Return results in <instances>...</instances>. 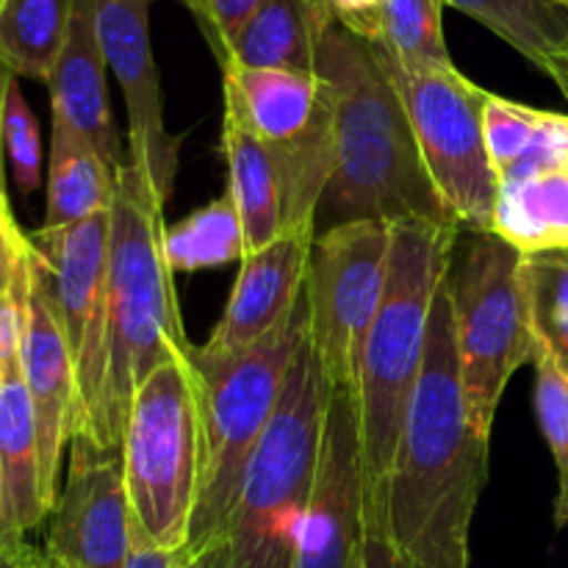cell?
Returning <instances> with one entry per match:
<instances>
[{"mask_svg":"<svg viewBox=\"0 0 568 568\" xmlns=\"http://www.w3.org/2000/svg\"><path fill=\"white\" fill-rule=\"evenodd\" d=\"M488 480V438L471 425L455 347L447 277L381 514V532L414 568H469V530Z\"/></svg>","mask_w":568,"mask_h":568,"instance_id":"1","label":"cell"},{"mask_svg":"<svg viewBox=\"0 0 568 568\" xmlns=\"http://www.w3.org/2000/svg\"><path fill=\"white\" fill-rule=\"evenodd\" d=\"M316 75L333 100V175L322 200L333 225H458L433 186L386 61L338 14L320 37Z\"/></svg>","mask_w":568,"mask_h":568,"instance_id":"2","label":"cell"},{"mask_svg":"<svg viewBox=\"0 0 568 568\" xmlns=\"http://www.w3.org/2000/svg\"><path fill=\"white\" fill-rule=\"evenodd\" d=\"M460 233L464 227L433 222L392 227L386 294L366 336L355 381L369 525L386 497L405 416L425 364L433 303Z\"/></svg>","mask_w":568,"mask_h":568,"instance_id":"3","label":"cell"},{"mask_svg":"<svg viewBox=\"0 0 568 568\" xmlns=\"http://www.w3.org/2000/svg\"><path fill=\"white\" fill-rule=\"evenodd\" d=\"M164 200L148 166L128 155L116 175L109 236V414L122 447L136 388L170 361H192L172 270L164 255Z\"/></svg>","mask_w":568,"mask_h":568,"instance_id":"4","label":"cell"},{"mask_svg":"<svg viewBox=\"0 0 568 568\" xmlns=\"http://www.w3.org/2000/svg\"><path fill=\"white\" fill-rule=\"evenodd\" d=\"M331 383L305 336L220 538L197 564L178 568H294Z\"/></svg>","mask_w":568,"mask_h":568,"instance_id":"5","label":"cell"},{"mask_svg":"<svg viewBox=\"0 0 568 568\" xmlns=\"http://www.w3.org/2000/svg\"><path fill=\"white\" fill-rule=\"evenodd\" d=\"M308 336L305 300L292 320L270 338L239 355H205L194 347L192 375L197 392L200 486L186 547L178 564L192 566L214 547L236 505L244 471L281 403L294 358Z\"/></svg>","mask_w":568,"mask_h":568,"instance_id":"6","label":"cell"},{"mask_svg":"<svg viewBox=\"0 0 568 568\" xmlns=\"http://www.w3.org/2000/svg\"><path fill=\"white\" fill-rule=\"evenodd\" d=\"M525 253L497 233L464 231L447 270L455 347L471 425L491 438L494 416L516 369L536 355L525 283Z\"/></svg>","mask_w":568,"mask_h":568,"instance_id":"7","label":"cell"},{"mask_svg":"<svg viewBox=\"0 0 568 568\" xmlns=\"http://www.w3.org/2000/svg\"><path fill=\"white\" fill-rule=\"evenodd\" d=\"M120 453L136 530L153 547L181 552L203 460L192 361H170L136 388Z\"/></svg>","mask_w":568,"mask_h":568,"instance_id":"8","label":"cell"},{"mask_svg":"<svg viewBox=\"0 0 568 568\" xmlns=\"http://www.w3.org/2000/svg\"><path fill=\"white\" fill-rule=\"evenodd\" d=\"M109 236L111 211H100L75 225L42 227L28 242L44 270L50 303L75 366L72 436L100 449H120L109 414Z\"/></svg>","mask_w":568,"mask_h":568,"instance_id":"9","label":"cell"},{"mask_svg":"<svg viewBox=\"0 0 568 568\" xmlns=\"http://www.w3.org/2000/svg\"><path fill=\"white\" fill-rule=\"evenodd\" d=\"M386 67L408 111L438 197L464 231L488 233L499 194L486 142V103L491 92L469 81L458 67L422 72L399 70L388 61Z\"/></svg>","mask_w":568,"mask_h":568,"instance_id":"10","label":"cell"},{"mask_svg":"<svg viewBox=\"0 0 568 568\" xmlns=\"http://www.w3.org/2000/svg\"><path fill=\"white\" fill-rule=\"evenodd\" d=\"M222 94L239 105L275 161L283 227L314 225L333 175V100L320 75L222 67Z\"/></svg>","mask_w":568,"mask_h":568,"instance_id":"11","label":"cell"},{"mask_svg":"<svg viewBox=\"0 0 568 568\" xmlns=\"http://www.w3.org/2000/svg\"><path fill=\"white\" fill-rule=\"evenodd\" d=\"M392 225L342 222L314 239L305 277L308 342L331 392H353L361 355L386 294Z\"/></svg>","mask_w":568,"mask_h":568,"instance_id":"12","label":"cell"},{"mask_svg":"<svg viewBox=\"0 0 568 568\" xmlns=\"http://www.w3.org/2000/svg\"><path fill=\"white\" fill-rule=\"evenodd\" d=\"M369 538L358 405L353 392H331L314 488L297 532L294 568H361Z\"/></svg>","mask_w":568,"mask_h":568,"instance_id":"13","label":"cell"},{"mask_svg":"<svg viewBox=\"0 0 568 568\" xmlns=\"http://www.w3.org/2000/svg\"><path fill=\"white\" fill-rule=\"evenodd\" d=\"M133 544V514L120 449L70 438V464L50 514L48 552L78 568H125Z\"/></svg>","mask_w":568,"mask_h":568,"instance_id":"14","label":"cell"},{"mask_svg":"<svg viewBox=\"0 0 568 568\" xmlns=\"http://www.w3.org/2000/svg\"><path fill=\"white\" fill-rule=\"evenodd\" d=\"M150 0H98L100 48L128 109V155L148 166L159 197L170 200L178 172V142L164 122V98L150 44Z\"/></svg>","mask_w":568,"mask_h":568,"instance_id":"15","label":"cell"},{"mask_svg":"<svg viewBox=\"0 0 568 568\" xmlns=\"http://www.w3.org/2000/svg\"><path fill=\"white\" fill-rule=\"evenodd\" d=\"M22 305V338H20V372L26 381L28 397L33 405L39 438V460H42V491L55 508L61 491V455L72 438L75 419V366L70 347L64 342L53 303L48 294V281L31 247V264L20 283Z\"/></svg>","mask_w":568,"mask_h":568,"instance_id":"16","label":"cell"},{"mask_svg":"<svg viewBox=\"0 0 568 568\" xmlns=\"http://www.w3.org/2000/svg\"><path fill=\"white\" fill-rule=\"evenodd\" d=\"M316 227H283L266 247L247 253L225 314L203 344L205 355H239L286 325L303 303Z\"/></svg>","mask_w":568,"mask_h":568,"instance_id":"17","label":"cell"},{"mask_svg":"<svg viewBox=\"0 0 568 568\" xmlns=\"http://www.w3.org/2000/svg\"><path fill=\"white\" fill-rule=\"evenodd\" d=\"M94 9L98 0H75L70 33L48 78L50 109L53 116H61L67 125L75 128L103 155L111 172L120 175L128 161V150L122 148L120 128L111 114V98L105 87L109 64L100 48Z\"/></svg>","mask_w":568,"mask_h":568,"instance_id":"18","label":"cell"},{"mask_svg":"<svg viewBox=\"0 0 568 568\" xmlns=\"http://www.w3.org/2000/svg\"><path fill=\"white\" fill-rule=\"evenodd\" d=\"M0 480H3V536L26 538L50 516L42 491V460L33 405L20 364L0 381Z\"/></svg>","mask_w":568,"mask_h":568,"instance_id":"19","label":"cell"},{"mask_svg":"<svg viewBox=\"0 0 568 568\" xmlns=\"http://www.w3.org/2000/svg\"><path fill=\"white\" fill-rule=\"evenodd\" d=\"M491 233L525 255L568 250V155L499 178Z\"/></svg>","mask_w":568,"mask_h":568,"instance_id":"20","label":"cell"},{"mask_svg":"<svg viewBox=\"0 0 568 568\" xmlns=\"http://www.w3.org/2000/svg\"><path fill=\"white\" fill-rule=\"evenodd\" d=\"M333 14L336 11L327 0H270L239 33L220 67L239 64L314 75L320 37Z\"/></svg>","mask_w":568,"mask_h":568,"instance_id":"21","label":"cell"},{"mask_svg":"<svg viewBox=\"0 0 568 568\" xmlns=\"http://www.w3.org/2000/svg\"><path fill=\"white\" fill-rule=\"evenodd\" d=\"M222 148L227 159V194L242 216L247 250L255 253L275 242L283 231L281 181L266 144L255 136L239 105L227 98Z\"/></svg>","mask_w":568,"mask_h":568,"instance_id":"22","label":"cell"},{"mask_svg":"<svg viewBox=\"0 0 568 568\" xmlns=\"http://www.w3.org/2000/svg\"><path fill=\"white\" fill-rule=\"evenodd\" d=\"M519 50L568 100V9L558 0H444Z\"/></svg>","mask_w":568,"mask_h":568,"instance_id":"23","label":"cell"},{"mask_svg":"<svg viewBox=\"0 0 568 568\" xmlns=\"http://www.w3.org/2000/svg\"><path fill=\"white\" fill-rule=\"evenodd\" d=\"M50 164H48V209L44 225H75L100 211H111L116 192V175L103 155L61 116L50 125Z\"/></svg>","mask_w":568,"mask_h":568,"instance_id":"24","label":"cell"},{"mask_svg":"<svg viewBox=\"0 0 568 568\" xmlns=\"http://www.w3.org/2000/svg\"><path fill=\"white\" fill-rule=\"evenodd\" d=\"M444 0H386L364 14L338 20L369 39L399 70H442L455 67L444 39Z\"/></svg>","mask_w":568,"mask_h":568,"instance_id":"25","label":"cell"},{"mask_svg":"<svg viewBox=\"0 0 568 568\" xmlns=\"http://www.w3.org/2000/svg\"><path fill=\"white\" fill-rule=\"evenodd\" d=\"M75 0H3L0 64L11 75L48 83L70 33Z\"/></svg>","mask_w":568,"mask_h":568,"instance_id":"26","label":"cell"},{"mask_svg":"<svg viewBox=\"0 0 568 568\" xmlns=\"http://www.w3.org/2000/svg\"><path fill=\"white\" fill-rule=\"evenodd\" d=\"M486 142L497 181L525 166L568 155V114L532 109L491 94L486 103Z\"/></svg>","mask_w":568,"mask_h":568,"instance_id":"27","label":"cell"},{"mask_svg":"<svg viewBox=\"0 0 568 568\" xmlns=\"http://www.w3.org/2000/svg\"><path fill=\"white\" fill-rule=\"evenodd\" d=\"M247 236L231 194L211 200L175 227H166L164 255L175 272L216 270L247 258Z\"/></svg>","mask_w":568,"mask_h":568,"instance_id":"28","label":"cell"},{"mask_svg":"<svg viewBox=\"0 0 568 568\" xmlns=\"http://www.w3.org/2000/svg\"><path fill=\"white\" fill-rule=\"evenodd\" d=\"M521 283L536 344L568 377V250L525 255Z\"/></svg>","mask_w":568,"mask_h":568,"instance_id":"29","label":"cell"},{"mask_svg":"<svg viewBox=\"0 0 568 568\" xmlns=\"http://www.w3.org/2000/svg\"><path fill=\"white\" fill-rule=\"evenodd\" d=\"M536 414L547 447L558 466V503H555V525H568V377L560 366L536 347Z\"/></svg>","mask_w":568,"mask_h":568,"instance_id":"30","label":"cell"},{"mask_svg":"<svg viewBox=\"0 0 568 568\" xmlns=\"http://www.w3.org/2000/svg\"><path fill=\"white\" fill-rule=\"evenodd\" d=\"M3 150L9 153L11 178L20 194H31L42 186V142L39 122L22 94L17 75L9 78L3 98Z\"/></svg>","mask_w":568,"mask_h":568,"instance_id":"31","label":"cell"},{"mask_svg":"<svg viewBox=\"0 0 568 568\" xmlns=\"http://www.w3.org/2000/svg\"><path fill=\"white\" fill-rule=\"evenodd\" d=\"M266 3L270 0H197L194 17H197L209 44L214 48L216 61L225 59L239 33Z\"/></svg>","mask_w":568,"mask_h":568,"instance_id":"32","label":"cell"},{"mask_svg":"<svg viewBox=\"0 0 568 568\" xmlns=\"http://www.w3.org/2000/svg\"><path fill=\"white\" fill-rule=\"evenodd\" d=\"M31 264V242L14 220H0V297L14 294Z\"/></svg>","mask_w":568,"mask_h":568,"instance_id":"33","label":"cell"},{"mask_svg":"<svg viewBox=\"0 0 568 568\" xmlns=\"http://www.w3.org/2000/svg\"><path fill=\"white\" fill-rule=\"evenodd\" d=\"M20 338H22V305H20V286H17L14 294H3V297H0V381H3V375L11 369V366L20 364Z\"/></svg>","mask_w":568,"mask_h":568,"instance_id":"34","label":"cell"},{"mask_svg":"<svg viewBox=\"0 0 568 568\" xmlns=\"http://www.w3.org/2000/svg\"><path fill=\"white\" fill-rule=\"evenodd\" d=\"M361 568H414V566L397 552V547H394L386 536L369 530V538H366L364 544Z\"/></svg>","mask_w":568,"mask_h":568,"instance_id":"35","label":"cell"},{"mask_svg":"<svg viewBox=\"0 0 568 568\" xmlns=\"http://www.w3.org/2000/svg\"><path fill=\"white\" fill-rule=\"evenodd\" d=\"M178 552H166V549L153 547L142 532L133 525V544H131V558H128L125 568H175Z\"/></svg>","mask_w":568,"mask_h":568,"instance_id":"36","label":"cell"},{"mask_svg":"<svg viewBox=\"0 0 568 568\" xmlns=\"http://www.w3.org/2000/svg\"><path fill=\"white\" fill-rule=\"evenodd\" d=\"M0 568H44V549L31 547L26 538L0 541Z\"/></svg>","mask_w":568,"mask_h":568,"instance_id":"37","label":"cell"},{"mask_svg":"<svg viewBox=\"0 0 568 568\" xmlns=\"http://www.w3.org/2000/svg\"><path fill=\"white\" fill-rule=\"evenodd\" d=\"M11 72L0 64V220H14L11 216V205L9 197H6V181H3V98H6V87H9Z\"/></svg>","mask_w":568,"mask_h":568,"instance_id":"38","label":"cell"},{"mask_svg":"<svg viewBox=\"0 0 568 568\" xmlns=\"http://www.w3.org/2000/svg\"><path fill=\"white\" fill-rule=\"evenodd\" d=\"M333 6L338 17H353V14H364V11L375 9V6L386 3V0H327Z\"/></svg>","mask_w":568,"mask_h":568,"instance_id":"39","label":"cell"},{"mask_svg":"<svg viewBox=\"0 0 568 568\" xmlns=\"http://www.w3.org/2000/svg\"><path fill=\"white\" fill-rule=\"evenodd\" d=\"M44 568H78V566H72L70 560L59 558V555H53V552H48V549H44Z\"/></svg>","mask_w":568,"mask_h":568,"instance_id":"40","label":"cell"},{"mask_svg":"<svg viewBox=\"0 0 568 568\" xmlns=\"http://www.w3.org/2000/svg\"><path fill=\"white\" fill-rule=\"evenodd\" d=\"M0 541H6V536H3V480H0Z\"/></svg>","mask_w":568,"mask_h":568,"instance_id":"41","label":"cell"},{"mask_svg":"<svg viewBox=\"0 0 568 568\" xmlns=\"http://www.w3.org/2000/svg\"><path fill=\"white\" fill-rule=\"evenodd\" d=\"M181 3H186V6H189V9H192V11H194V6H197V0H181Z\"/></svg>","mask_w":568,"mask_h":568,"instance_id":"42","label":"cell"},{"mask_svg":"<svg viewBox=\"0 0 568 568\" xmlns=\"http://www.w3.org/2000/svg\"><path fill=\"white\" fill-rule=\"evenodd\" d=\"M558 3H564V6H566V9H568V0H558Z\"/></svg>","mask_w":568,"mask_h":568,"instance_id":"43","label":"cell"},{"mask_svg":"<svg viewBox=\"0 0 568 568\" xmlns=\"http://www.w3.org/2000/svg\"><path fill=\"white\" fill-rule=\"evenodd\" d=\"M0 6H3V0H0Z\"/></svg>","mask_w":568,"mask_h":568,"instance_id":"44","label":"cell"},{"mask_svg":"<svg viewBox=\"0 0 568 568\" xmlns=\"http://www.w3.org/2000/svg\"><path fill=\"white\" fill-rule=\"evenodd\" d=\"M175 568H178V566H175Z\"/></svg>","mask_w":568,"mask_h":568,"instance_id":"45","label":"cell"}]
</instances>
